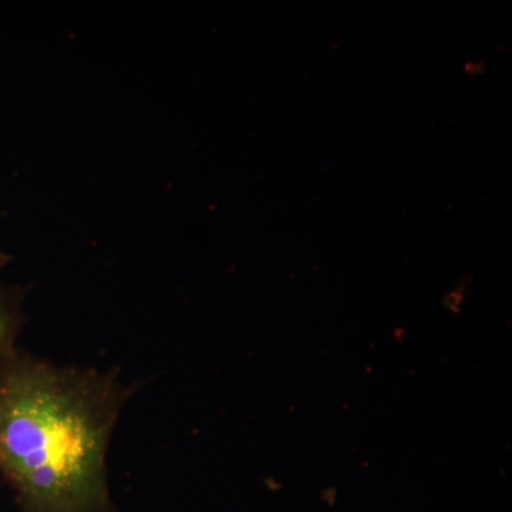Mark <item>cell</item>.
<instances>
[{"instance_id": "6da1fadb", "label": "cell", "mask_w": 512, "mask_h": 512, "mask_svg": "<svg viewBox=\"0 0 512 512\" xmlns=\"http://www.w3.org/2000/svg\"><path fill=\"white\" fill-rule=\"evenodd\" d=\"M106 384L45 363L0 377V471L23 512H111Z\"/></svg>"}, {"instance_id": "7a4b0ae2", "label": "cell", "mask_w": 512, "mask_h": 512, "mask_svg": "<svg viewBox=\"0 0 512 512\" xmlns=\"http://www.w3.org/2000/svg\"><path fill=\"white\" fill-rule=\"evenodd\" d=\"M3 336H5V322L0 318V342H2Z\"/></svg>"}]
</instances>
